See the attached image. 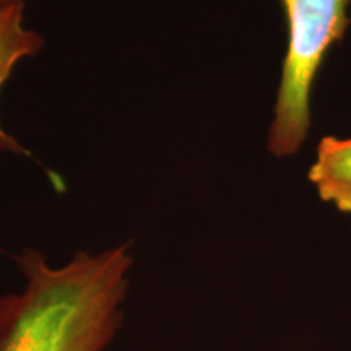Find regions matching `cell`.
<instances>
[{"label":"cell","mask_w":351,"mask_h":351,"mask_svg":"<svg viewBox=\"0 0 351 351\" xmlns=\"http://www.w3.org/2000/svg\"><path fill=\"white\" fill-rule=\"evenodd\" d=\"M26 283L0 296V351H106L124 322L130 244L78 252L52 267L41 252L15 256Z\"/></svg>","instance_id":"obj_1"},{"label":"cell","mask_w":351,"mask_h":351,"mask_svg":"<svg viewBox=\"0 0 351 351\" xmlns=\"http://www.w3.org/2000/svg\"><path fill=\"white\" fill-rule=\"evenodd\" d=\"M288 21V52L270 127L269 150L295 155L311 129V95L320 65L351 25V0H282Z\"/></svg>","instance_id":"obj_2"},{"label":"cell","mask_w":351,"mask_h":351,"mask_svg":"<svg viewBox=\"0 0 351 351\" xmlns=\"http://www.w3.org/2000/svg\"><path fill=\"white\" fill-rule=\"evenodd\" d=\"M44 39L34 29L25 26V2L7 3L0 7V90L3 83L10 78L15 65L25 57L34 56L41 51ZM0 152L26 155L25 150L15 137H12L0 124Z\"/></svg>","instance_id":"obj_3"},{"label":"cell","mask_w":351,"mask_h":351,"mask_svg":"<svg viewBox=\"0 0 351 351\" xmlns=\"http://www.w3.org/2000/svg\"><path fill=\"white\" fill-rule=\"evenodd\" d=\"M309 181L317 186L319 197L340 212L351 213V138L327 135L319 142L317 160L309 169Z\"/></svg>","instance_id":"obj_4"},{"label":"cell","mask_w":351,"mask_h":351,"mask_svg":"<svg viewBox=\"0 0 351 351\" xmlns=\"http://www.w3.org/2000/svg\"><path fill=\"white\" fill-rule=\"evenodd\" d=\"M15 2H23V0H0V7L7 5V3H15Z\"/></svg>","instance_id":"obj_5"}]
</instances>
